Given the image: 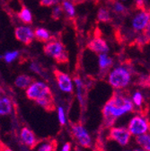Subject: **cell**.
Here are the masks:
<instances>
[{"instance_id":"29","label":"cell","mask_w":150,"mask_h":151,"mask_svg":"<svg viewBox=\"0 0 150 151\" xmlns=\"http://www.w3.org/2000/svg\"><path fill=\"white\" fill-rule=\"evenodd\" d=\"M30 69L34 72V73H37V74H42V68L40 67V65L36 62H32L31 65H30Z\"/></svg>"},{"instance_id":"30","label":"cell","mask_w":150,"mask_h":151,"mask_svg":"<svg viewBox=\"0 0 150 151\" xmlns=\"http://www.w3.org/2000/svg\"><path fill=\"white\" fill-rule=\"evenodd\" d=\"M134 2H135L136 8L138 10H144V9H146L145 0H134Z\"/></svg>"},{"instance_id":"21","label":"cell","mask_w":150,"mask_h":151,"mask_svg":"<svg viewBox=\"0 0 150 151\" xmlns=\"http://www.w3.org/2000/svg\"><path fill=\"white\" fill-rule=\"evenodd\" d=\"M97 20L101 23H110L112 20V18L109 9L105 7L99 8L97 12Z\"/></svg>"},{"instance_id":"39","label":"cell","mask_w":150,"mask_h":151,"mask_svg":"<svg viewBox=\"0 0 150 151\" xmlns=\"http://www.w3.org/2000/svg\"><path fill=\"white\" fill-rule=\"evenodd\" d=\"M149 12H150V10H149Z\"/></svg>"},{"instance_id":"35","label":"cell","mask_w":150,"mask_h":151,"mask_svg":"<svg viewBox=\"0 0 150 151\" xmlns=\"http://www.w3.org/2000/svg\"><path fill=\"white\" fill-rule=\"evenodd\" d=\"M132 151H146V149H144V148H142V147H136V148H134Z\"/></svg>"},{"instance_id":"12","label":"cell","mask_w":150,"mask_h":151,"mask_svg":"<svg viewBox=\"0 0 150 151\" xmlns=\"http://www.w3.org/2000/svg\"><path fill=\"white\" fill-rule=\"evenodd\" d=\"M20 139L24 145L29 148H33L38 144L36 135L34 132L28 127H23L20 131Z\"/></svg>"},{"instance_id":"25","label":"cell","mask_w":150,"mask_h":151,"mask_svg":"<svg viewBox=\"0 0 150 151\" xmlns=\"http://www.w3.org/2000/svg\"><path fill=\"white\" fill-rule=\"evenodd\" d=\"M63 13H64V10H63V7L61 5L54 6L52 12H51V17H52V19H54V20H60Z\"/></svg>"},{"instance_id":"13","label":"cell","mask_w":150,"mask_h":151,"mask_svg":"<svg viewBox=\"0 0 150 151\" xmlns=\"http://www.w3.org/2000/svg\"><path fill=\"white\" fill-rule=\"evenodd\" d=\"M74 84L75 87L77 89V97L81 104V106H84L85 104V85L82 80V78L78 76H76L74 78Z\"/></svg>"},{"instance_id":"31","label":"cell","mask_w":150,"mask_h":151,"mask_svg":"<svg viewBox=\"0 0 150 151\" xmlns=\"http://www.w3.org/2000/svg\"><path fill=\"white\" fill-rule=\"evenodd\" d=\"M71 148H72L71 143H70V142H67V143H65V144L62 146L60 151H71Z\"/></svg>"},{"instance_id":"20","label":"cell","mask_w":150,"mask_h":151,"mask_svg":"<svg viewBox=\"0 0 150 151\" xmlns=\"http://www.w3.org/2000/svg\"><path fill=\"white\" fill-rule=\"evenodd\" d=\"M136 142L139 147H142L146 151H150V132L137 137Z\"/></svg>"},{"instance_id":"7","label":"cell","mask_w":150,"mask_h":151,"mask_svg":"<svg viewBox=\"0 0 150 151\" xmlns=\"http://www.w3.org/2000/svg\"><path fill=\"white\" fill-rule=\"evenodd\" d=\"M72 135L78 145L82 147L88 148L92 147V138L85 127L81 123H75L71 128Z\"/></svg>"},{"instance_id":"5","label":"cell","mask_w":150,"mask_h":151,"mask_svg":"<svg viewBox=\"0 0 150 151\" xmlns=\"http://www.w3.org/2000/svg\"><path fill=\"white\" fill-rule=\"evenodd\" d=\"M128 129L132 136L136 138L150 131V124L147 119L140 114L134 115L128 123Z\"/></svg>"},{"instance_id":"23","label":"cell","mask_w":150,"mask_h":151,"mask_svg":"<svg viewBox=\"0 0 150 151\" xmlns=\"http://www.w3.org/2000/svg\"><path fill=\"white\" fill-rule=\"evenodd\" d=\"M18 57H19V51L18 50H12V51H6L4 54V60L6 63H12L13 61H14Z\"/></svg>"},{"instance_id":"27","label":"cell","mask_w":150,"mask_h":151,"mask_svg":"<svg viewBox=\"0 0 150 151\" xmlns=\"http://www.w3.org/2000/svg\"><path fill=\"white\" fill-rule=\"evenodd\" d=\"M112 8H113V11L117 14H125L127 11L125 6L119 1L113 2V4H112Z\"/></svg>"},{"instance_id":"4","label":"cell","mask_w":150,"mask_h":151,"mask_svg":"<svg viewBox=\"0 0 150 151\" xmlns=\"http://www.w3.org/2000/svg\"><path fill=\"white\" fill-rule=\"evenodd\" d=\"M44 53L52 58L58 63H67L68 61V53L65 45L57 39H53L47 42L43 47Z\"/></svg>"},{"instance_id":"10","label":"cell","mask_w":150,"mask_h":151,"mask_svg":"<svg viewBox=\"0 0 150 151\" xmlns=\"http://www.w3.org/2000/svg\"><path fill=\"white\" fill-rule=\"evenodd\" d=\"M87 49H89L91 51L95 52L98 55L101 54H108L110 48L107 43V42L100 35L93 36L92 39L87 43Z\"/></svg>"},{"instance_id":"38","label":"cell","mask_w":150,"mask_h":151,"mask_svg":"<svg viewBox=\"0 0 150 151\" xmlns=\"http://www.w3.org/2000/svg\"><path fill=\"white\" fill-rule=\"evenodd\" d=\"M122 1H126V0H122Z\"/></svg>"},{"instance_id":"18","label":"cell","mask_w":150,"mask_h":151,"mask_svg":"<svg viewBox=\"0 0 150 151\" xmlns=\"http://www.w3.org/2000/svg\"><path fill=\"white\" fill-rule=\"evenodd\" d=\"M61 6L63 7L64 13L69 19H73L76 16V9H75V4L71 0H62Z\"/></svg>"},{"instance_id":"19","label":"cell","mask_w":150,"mask_h":151,"mask_svg":"<svg viewBox=\"0 0 150 151\" xmlns=\"http://www.w3.org/2000/svg\"><path fill=\"white\" fill-rule=\"evenodd\" d=\"M18 18L24 23V24H31L32 23V14L30 9H28L26 6H23L20 12L18 13Z\"/></svg>"},{"instance_id":"3","label":"cell","mask_w":150,"mask_h":151,"mask_svg":"<svg viewBox=\"0 0 150 151\" xmlns=\"http://www.w3.org/2000/svg\"><path fill=\"white\" fill-rule=\"evenodd\" d=\"M132 73L126 65H120L111 69L107 76L108 84L116 91L126 88L131 82Z\"/></svg>"},{"instance_id":"1","label":"cell","mask_w":150,"mask_h":151,"mask_svg":"<svg viewBox=\"0 0 150 151\" xmlns=\"http://www.w3.org/2000/svg\"><path fill=\"white\" fill-rule=\"evenodd\" d=\"M134 110L132 100L116 91L103 107V122L107 128H111L119 118Z\"/></svg>"},{"instance_id":"26","label":"cell","mask_w":150,"mask_h":151,"mask_svg":"<svg viewBox=\"0 0 150 151\" xmlns=\"http://www.w3.org/2000/svg\"><path fill=\"white\" fill-rule=\"evenodd\" d=\"M57 113H58V119L60 123V125L64 126L67 124V114L66 111L62 106H59L57 108Z\"/></svg>"},{"instance_id":"34","label":"cell","mask_w":150,"mask_h":151,"mask_svg":"<svg viewBox=\"0 0 150 151\" xmlns=\"http://www.w3.org/2000/svg\"><path fill=\"white\" fill-rule=\"evenodd\" d=\"M71 1L74 3V4H80V3H83L85 0H71Z\"/></svg>"},{"instance_id":"36","label":"cell","mask_w":150,"mask_h":151,"mask_svg":"<svg viewBox=\"0 0 150 151\" xmlns=\"http://www.w3.org/2000/svg\"><path fill=\"white\" fill-rule=\"evenodd\" d=\"M96 151H103V150H102V149H100V148H99V149H97Z\"/></svg>"},{"instance_id":"16","label":"cell","mask_w":150,"mask_h":151,"mask_svg":"<svg viewBox=\"0 0 150 151\" xmlns=\"http://www.w3.org/2000/svg\"><path fill=\"white\" fill-rule=\"evenodd\" d=\"M34 34H35V39L38 40L39 42H42L47 43L53 39V37L51 36L50 32L46 28H43V27L36 28L34 31Z\"/></svg>"},{"instance_id":"17","label":"cell","mask_w":150,"mask_h":151,"mask_svg":"<svg viewBox=\"0 0 150 151\" xmlns=\"http://www.w3.org/2000/svg\"><path fill=\"white\" fill-rule=\"evenodd\" d=\"M13 104L9 97L2 96L0 99V114L1 116H6L12 112Z\"/></svg>"},{"instance_id":"33","label":"cell","mask_w":150,"mask_h":151,"mask_svg":"<svg viewBox=\"0 0 150 151\" xmlns=\"http://www.w3.org/2000/svg\"><path fill=\"white\" fill-rule=\"evenodd\" d=\"M2 151H14V150L12 148H10L9 147H6V146L2 145Z\"/></svg>"},{"instance_id":"14","label":"cell","mask_w":150,"mask_h":151,"mask_svg":"<svg viewBox=\"0 0 150 151\" xmlns=\"http://www.w3.org/2000/svg\"><path fill=\"white\" fill-rule=\"evenodd\" d=\"M113 65V60H112L108 54H101L98 55V66L101 72L107 73L109 69Z\"/></svg>"},{"instance_id":"24","label":"cell","mask_w":150,"mask_h":151,"mask_svg":"<svg viewBox=\"0 0 150 151\" xmlns=\"http://www.w3.org/2000/svg\"><path fill=\"white\" fill-rule=\"evenodd\" d=\"M131 100H132V103L134 104V106L137 107H141L144 102V96L141 92L137 91L133 93L132 97H131Z\"/></svg>"},{"instance_id":"6","label":"cell","mask_w":150,"mask_h":151,"mask_svg":"<svg viewBox=\"0 0 150 151\" xmlns=\"http://www.w3.org/2000/svg\"><path fill=\"white\" fill-rule=\"evenodd\" d=\"M131 133L128 128L122 126H112L108 131V139L118 143L121 147H126L128 145L131 139Z\"/></svg>"},{"instance_id":"15","label":"cell","mask_w":150,"mask_h":151,"mask_svg":"<svg viewBox=\"0 0 150 151\" xmlns=\"http://www.w3.org/2000/svg\"><path fill=\"white\" fill-rule=\"evenodd\" d=\"M33 82L32 78L30 77L28 75H25V74H22V75H19L17 76L14 79V86L18 88H21V89H24L26 90L30 86L31 84Z\"/></svg>"},{"instance_id":"2","label":"cell","mask_w":150,"mask_h":151,"mask_svg":"<svg viewBox=\"0 0 150 151\" xmlns=\"http://www.w3.org/2000/svg\"><path fill=\"white\" fill-rule=\"evenodd\" d=\"M25 96L29 100L34 101L46 111L55 110V103L50 86L42 81H33L25 90Z\"/></svg>"},{"instance_id":"32","label":"cell","mask_w":150,"mask_h":151,"mask_svg":"<svg viewBox=\"0 0 150 151\" xmlns=\"http://www.w3.org/2000/svg\"><path fill=\"white\" fill-rule=\"evenodd\" d=\"M143 33L145 34V36L146 37V39L148 41V42H150V23L147 25V27L146 28V30L143 32Z\"/></svg>"},{"instance_id":"37","label":"cell","mask_w":150,"mask_h":151,"mask_svg":"<svg viewBox=\"0 0 150 151\" xmlns=\"http://www.w3.org/2000/svg\"><path fill=\"white\" fill-rule=\"evenodd\" d=\"M124 151H130V150H124Z\"/></svg>"},{"instance_id":"8","label":"cell","mask_w":150,"mask_h":151,"mask_svg":"<svg viewBox=\"0 0 150 151\" xmlns=\"http://www.w3.org/2000/svg\"><path fill=\"white\" fill-rule=\"evenodd\" d=\"M54 76L56 78L59 89L66 93H71L74 91L75 84L74 79L65 72H62L59 69L54 70Z\"/></svg>"},{"instance_id":"28","label":"cell","mask_w":150,"mask_h":151,"mask_svg":"<svg viewBox=\"0 0 150 151\" xmlns=\"http://www.w3.org/2000/svg\"><path fill=\"white\" fill-rule=\"evenodd\" d=\"M60 0H40V5L44 7H50L57 6Z\"/></svg>"},{"instance_id":"22","label":"cell","mask_w":150,"mask_h":151,"mask_svg":"<svg viewBox=\"0 0 150 151\" xmlns=\"http://www.w3.org/2000/svg\"><path fill=\"white\" fill-rule=\"evenodd\" d=\"M57 149V141L47 140L41 142L37 147V151H55Z\"/></svg>"},{"instance_id":"9","label":"cell","mask_w":150,"mask_h":151,"mask_svg":"<svg viewBox=\"0 0 150 151\" xmlns=\"http://www.w3.org/2000/svg\"><path fill=\"white\" fill-rule=\"evenodd\" d=\"M150 23V12L146 9L139 10L132 19V28L135 32H144Z\"/></svg>"},{"instance_id":"11","label":"cell","mask_w":150,"mask_h":151,"mask_svg":"<svg viewBox=\"0 0 150 151\" xmlns=\"http://www.w3.org/2000/svg\"><path fill=\"white\" fill-rule=\"evenodd\" d=\"M14 36L17 41L24 45H30L35 38L34 32L27 25H20L14 29Z\"/></svg>"}]
</instances>
